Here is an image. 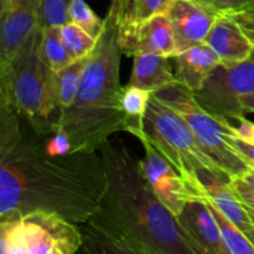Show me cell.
<instances>
[{
	"label": "cell",
	"mask_w": 254,
	"mask_h": 254,
	"mask_svg": "<svg viewBox=\"0 0 254 254\" xmlns=\"http://www.w3.org/2000/svg\"><path fill=\"white\" fill-rule=\"evenodd\" d=\"M131 135L143 144L144 158L140 159V165L144 176L154 193L175 217L180 215L189 202L202 200L200 190L175 170L143 131L136 130Z\"/></svg>",
	"instance_id": "obj_9"
},
{
	"label": "cell",
	"mask_w": 254,
	"mask_h": 254,
	"mask_svg": "<svg viewBox=\"0 0 254 254\" xmlns=\"http://www.w3.org/2000/svg\"><path fill=\"white\" fill-rule=\"evenodd\" d=\"M79 227L82 245L77 254H153L96 218Z\"/></svg>",
	"instance_id": "obj_17"
},
{
	"label": "cell",
	"mask_w": 254,
	"mask_h": 254,
	"mask_svg": "<svg viewBox=\"0 0 254 254\" xmlns=\"http://www.w3.org/2000/svg\"><path fill=\"white\" fill-rule=\"evenodd\" d=\"M41 44H40V56L52 72H60L64 67L73 62L68 51L64 47L61 39V31L59 26L41 29Z\"/></svg>",
	"instance_id": "obj_20"
},
{
	"label": "cell",
	"mask_w": 254,
	"mask_h": 254,
	"mask_svg": "<svg viewBox=\"0 0 254 254\" xmlns=\"http://www.w3.org/2000/svg\"><path fill=\"white\" fill-rule=\"evenodd\" d=\"M61 39L73 61L87 59L94 50L97 39L73 22H67L60 27Z\"/></svg>",
	"instance_id": "obj_22"
},
{
	"label": "cell",
	"mask_w": 254,
	"mask_h": 254,
	"mask_svg": "<svg viewBox=\"0 0 254 254\" xmlns=\"http://www.w3.org/2000/svg\"><path fill=\"white\" fill-rule=\"evenodd\" d=\"M1 254H77L79 225L55 213L34 211L0 222Z\"/></svg>",
	"instance_id": "obj_6"
},
{
	"label": "cell",
	"mask_w": 254,
	"mask_h": 254,
	"mask_svg": "<svg viewBox=\"0 0 254 254\" xmlns=\"http://www.w3.org/2000/svg\"><path fill=\"white\" fill-rule=\"evenodd\" d=\"M175 64L178 83L192 93L200 91L216 67L221 64L220 57L207 44L190 47L171 57Z\"/></svg>",
	"instance_id": "obj_16"
},
{
	"label": "cell",
	"mask_w": 254,
	"mask_h": 254,
	"mask_svg": "<svg viewBox=\"0 0 254 254\" xmlns=\"http://www.w3.org/2000/svg\"><path fill=\"white\" fill-rule=\"evenodd\" d=\"M128 0H112L103 29L87 59L73 104L61 109L55 126L68 135L72 151L99 150L113 134L128 130L119 107L121 30Z\"/></svg>",
	"instance_id": "obj_3"
},
{
	"label": "cell",
	"mask_w": 254,
	"mask_h": 254,
	"mask_svg": "<svg viewBox=\"0 0 254 254\" xmlns=\"http://www.w3.org/2000/svg\"><path fill=\"white\" fill-rule=\"evenodd\" d=\"M254 223V222H253ZM253 243H254V238H253Z\"/></svg>",
	"instance_id": "obj_34"
},
{
	"label": "cell",
	"mask_w": 254,
	"mask_h": 254,
	"mask_svg": "<svg viewBox=\"0 0 254 254\" xmlns=\"http://www.w3.org/2000/svg\"><path fill=\"white\" fill-rule=\"evenodd\" d=\"M230 130L237 138L243 139L248 143L254 144V123L248 121L246 117L238 119L236 122V126L230 122Z\"/></svg>",
	"instance_id": "obj_30"
},
{
	"label": "cell",
	"mask_w": 254,
	"mask_h": 254,
	"mask_svg": "<svg viewBox=\"0 0 254 254\" xmlns=\"http://www.w3.org/2000/svg\"><path fill=\"white\" fill-rule=\"evenodd\" d=\"M171 57L156 54H138L133 56V71L129 83L139 88L158 92L176 83Z\"/></svg>",
	"instance_id": "obj_18"
},
{
	"label": "cell",
	"mask_w": 254,
	"mask_h": 254,
	"mask_svg": "<svg viewBox=\"0 0 254 254\" xmlns=\"http://www.w3.org/2000/svg\"><path fill=\"white\" fill-rule=\"evenodd\" d=\"M87 59L73 61L69 66L64 67V69L55 73L57 103H59L60 111L68 108L73 104L74 99L77 97V92H78L79 82H81V77L82 73H83L84 66H86Z\"/></svg>",
	"instance_id": "obj_21"
},
{
	"label": "cell",
	"mask_w": 254,
	"mask_h": 254,
	"mask_svg": "<svg viewBox=\"0 0 254 254\" xmlns=\"http://www.w3.org/2000/svg\"><path fill=\"white\" fill-rule=\"evenodd\" d=\"M154 94L185 119L203 150L231 179L240 178L250 169L233 146L230 122L216 118L205 111L196 101L192 92L176 82L166 88L154 92Z\"/></svg>",
	"instance_id": "obj_7"
},
{
	"label": "cell",
	"mask_w": 254,
	"mask_h": 254,
	"mask_svg": "<svg viewBox=\"0 0 254 254\" xmlns=\"http://www.w3.org/2000/svg\"><path fill=\"white\" fill-rule=\"evenodd\" d=\"M241 107L245 114L254 113V94L241 99Z\"/></svg>",
	"instance_id": "obj_32"
},
{
	"label": "cell",
	"mask_w": 254,
	"mask_h": 254,
	"mask_svg": "<svg viewBox=\"0 0 254 254\" xmlns=\"http://www.w3.org/2000/svg\"><path fill=\"white\" fill-rule=\"evenodd\" d=\"M141 131L175 170L196 188L198 170L211 171L230 184V175L203 150L185 119L154 93Z\"/></svg>",
	"instance_id": "obj_5"
},
{
	"label": "cell",
	"mask_w": 254,
	"mask_h": 254,
	"mask_svg": "<svg viewBox=\"0 0 254 254\" xmlns=\"http://www.w3.org/2000/svg\"><path fill=\"white\" fill-rule=\"evenodd\" d=\"M230 186L233 190V192H235V195L237 196L238 200L242 202V205L245 206L246 210L248 211L251 218H252V221L254 222V192L253 191L238 178L231 179Z\"/></svg>",
	"instance_id": "obj_28"
},
{
	"label": "cell",
	"mask_w": 254,
	"mask_h": 254,
	"mask_svg": "<svg viewBox=\"0 0 254 254\" xmlns=\"http://www.w3.org/2000/svg\"><path fill=\"white\" fill-rule=\"evenodd\" d=\"M151 96L153 92L148 89L139 88L130 83L123 86L119 97V107L128 124L127 133L133 134L136 130H143L144 117Z\"/></svg>",
	"instance_id": "obj_19"
},
{
	"label": "cell",
	"mask_w": 254,
	"mask_h": 254,
	"mask_svg": "<svg viewBox=\"0 0 254 254\" xmlns=\"http://www.w3.org/2000/svg\"><path fill=\"white\" fill-rule=\"evenodd\" d=\"M68 15L69 21L78 25L84 31L98 39L103 29L104 19H99L84 0H72L69 4Z\"/></svg>",
	"instance_id": "obj_24"
},
{
	"label": "cell",
	"mask_w": 254,
	"mask_h": 254,
	"mask_svg": "<svg viewBox=\"0 0 254 254\" xmlns=\"http://www.w3.org/2000/svg\"><path fill=\"white\" fill-rule=\"evenodd\" d=\"M107 174V190L92 218L118 231L153 254H198L178 218L154 193L140 159L118 139L99 148Z\"/></svg>",
	"instance_id": "obj_2"
},
{
	"label": "cell",
	"mask_w": 254,
	"mask_h": 254,
	"mask_svg": "<svg viewBox=\"0 0 254 254\" xmlns=\"http://www.w3.org/2000/svg\"><path fill=\"white\" fill-rule=\"evenodd\" d=\"M216 14H231L254 5V0H195Z\"/></svg>",
	"instance_id": "obj_27"
},
{
	"label": "cell",
	"mask_w": 254,
	"mask_h": 254,
	"mask_svg": "<svg viewBox=\"0 0 254 254\" xmlns=\"http://www.w3.org/2000/svg\"><path fill=\"white\" fill-rule=\"evenodd\" d=\"M208 207L212 211L216 221L222 232L223 240L231 254H254V243L238 227H236L228 218H226L217 208L213 207L207 200Z\"/></svg>",
	"instance_id": "obj_23"
},
{
	"label": "cell",
	"mask_w": 254,
	"mask_h": 254,
	"mask_svg": "<svg viewBox=\"0 0 254 254\" xmlns=\"http://www.w3.org/2000/svg\"><path fill=\"white\" fill-rule=\"evenodd\" d=\"M232 144L236 148V150L240 153L243 160L248 164L250 168H254V144L248 143L243 139L237 138L232 134Z\"/></svg>",
	"instance_id": "obj_31"
},
{
	"label": "cell",
	"mask_w": 254,
	"mask_h": 254,
	"mask_svg": "<svg viewBox=\"0 0 254 254\" xmlns=\"http://www.w3.org/2000/svg\"><path fill=\"white\" fill-rule=\"evenodd\" d=\"M252 94H254V54L240 64H218L202 88L193 96L208 113L233 124L245 117L241 99Z\"/></svg>",
	"instance_id": "obj_8"
},
{
	"label": "cell",
	"mask_w": 254,
	"mask_h": 254,
	"mask_svg": "<svg viewBox=\"0 0 254 254\" xmlns=\"http://www.w3.org/2000/svg\"><path fill=\"white\" fill-rule=\"evenodd\" d=\"M228 15H231L238 22V25L242 27L245 34L252 41L254 46V5L247 7V9L241 10V11L231 12Z\"/></svg>",
	"instance_id": "obj_29"
},
{
	"label": "cell",
	"mask_w": 254,
	"mask_h": 254,
	"mask_svg": "<svg viewBox=\"0 0 254 254\" xmlns=\"http://www.w3.org/2000/svg\"><path fill=\"white\" fill-rule=\"evenodd\" d=\"M44 0H0V74L41 29Z\"/></svg>",
	"instance_id": "obj_10"
},
{
	"label": "cell",
	"mask_w": 254,
	"mask_h": 254,
	"mask_svg": "<svg viewBox=\"0 0 254 254\" xmlns=\"http://www.w3.org/2000/svg\"><path fill=\"white\" fill-rule=\"evenodd\" d=\"M42 30L39 29L6 72L0 74V101L31 122L40 130L55 126L59 113L56 78L40 56Z\"/></svg>",
	"instance_id": "obj_4"
},
{
	"label": "cell",
	"mask_w": 254,
	"mask_h": 254,
	"mask_svg": "<svg viewBox=\"0 0 254 254\" xmlns=\"http://www.w3.org/2000/svg\"><path fill=\"white\" fill-rule=\"evenodd\" d=\"M173 0H128L126 20L131 24H140L155 15L164 14Z\"/></svg>",
	"instance_id": "obj_25"
},
{
	"label": "cell",
	"mask_w": 254,
	"mask_h": 254,
	"mask_svg": "<svg viewBox=\"0 0 254 254\" xmlns=\"http://www.w3.org/2000/svg\"><path fill=\"white\" fill-rule=\"evenodd\" d=\"M72 0H44L42 2L41 29L64 26L69 22L68 9Z\"/></svg>",
	"instance_id": "obj_26"
},
{
	"label": "cell",
	"mask_w": 254,
	"mask_h": 254,
	"mask_svg": "<svg viewBox=\"0 0 254 254\" xmlns=\"http://www.w3.org/2000/svg\"><path fill=\"white\" fill-rule=\"evenodd\" d=\"M196 185L203 198L217 208L253 242L254 223L248 211L231 189L230 184L211 171L198 170L196 174Z\"/></svg>",
	"instance_id": "obj_14"
},
{
	"label": "cell",
	"mask_w": 254,
	"mask_h": 254,
	"mask_svg": "<svg viewBox=\"0 0 254 254\" xmlns=\"http://www.w3.org/2000/svg\"><path fill=\"white\" fill-rule=\"evenodd\" d=\"M44 131L0 101V222L44 211L83 225L96 215L107 190L101 153L52 156Z\"/></svg>",
	"instance_id": "obj_1"
},
{
	"label": "cell",
	"mask_w": 254,
	"mask_h": 254,
	"mask_svg": "<svg viewBox=\"0 0 254 254\" xmlns=\"http://www.w3.org/2000/svg\"><path fill=\"white\" fill-rule=\"evenodd\" d=\"M205 44L216 52L223 64H240L254 54L252 41L228 14L218 15Z\"/></svg>",
	"instance_id": "obj_15"
},
{
	"label": "cell",
	"mask_w": 254,
	"mask_h": 254,
	"mask_svg": "<svg viewBox=\"0 0 254 254\" xmlns=\"http://www.w3.org/2000/svg\"><path fill=\"white\" fill-rule=\"evenodd\" d=\"M238 179H240L241 181H243V183H245L254 192V168L248 169V170L246 171L243 175H241Z\"/></svg>",
	"instance_id": "obj_33"
},
{
	"label": "cell",
	"mask_w": 254,
	"mask_h": 254,
	"mask_svg": "<svg viewBox=\"0 0 254 254\" xmlns=\"http://www.w3.org/2000/svg\"><path fill=\"white\" fill-rule=\"evenodd\" d=\"M164 14L170 21L178 52L205 44L218 16L195 0H173Z\"/></svg>",
	"instance_id": "obj_12"
},
{
	"label": "cell",
	"mask_w": 254,
	"mask_h": 254,
	"mask_svg": "<svg viewBox=\"0 0 254 254\" xmlns=\"http://www.w3.org/2000/svg\"><path fill=\"white\" fill-rule=\"evenodd\" d=\"M176 218L198 254H231L205 198L189 202Z\"/></svg>",
	"instance_id": "obj_13"
},
{
	"label": "cell",
	"mask_w": 254,
	"mask_h": 254,
	"mask_svg": "<svg viewBox=\"0 0 254 254\" xmlns=\"http://www.w3.org/2000/svg\"><path fill=\"white\" fill-rule=\"evenodd\" d=\"M121 44L123 54L131 57L146 52L173 57L178 52L173 29L165 14L155 15L140 24L127 21L124 14Z\"/></svg>",
	"instance_id": "obj_11"
}]
</instances>
